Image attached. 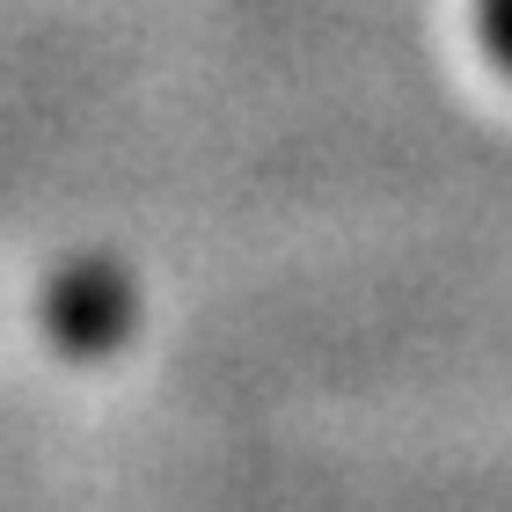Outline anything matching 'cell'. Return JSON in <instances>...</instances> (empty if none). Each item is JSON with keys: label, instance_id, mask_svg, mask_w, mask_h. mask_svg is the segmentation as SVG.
<instances>
[{"label": "cell", "instance_id": "cell-1", "mask_svg": "<svg viewBox=\"0 0 512 512\" xmlns=\"http://www.w3.org/2000/svg\"><path fill=\"white\" fill-rule=\"evenodd\" d=\"M483 30H491V44L512 59V0H483Z\"/></svg>", "mask_w": 512, "mask_h": 512}]
</instances>
